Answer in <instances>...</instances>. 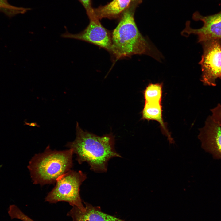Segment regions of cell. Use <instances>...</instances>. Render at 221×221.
Wrapping results in <instances>:
<instances>
[{
  "label": "cell",
  "instance_id": "cell-10",
  "mask_svg": "<svg viewBox=\"0 0 221 221\" xmlns=\"http://www.w3.org/2000/svg\"><path fill=\"white\" fill-rule=\"evenodd\" d=\"M162 95L145 98V104L142 111V119L154 120L160 124L162 132L171 139L170 135L164 122L161 105Z\"/></svg>",
  "mask_w": 221,
  "mask_h": 221
},
{
  "label": "cell",
  "instance_id": "cell-12",
  "mask_svg": "<svg viewBox=\"0 0 221 221\" xmlns=\"http://www.w3.org/2000/svg\"><path fill=\"white\" fill-rule=\"evenodd\" d=\"M0 8L12 11L14 14L24 13L30 9V8L13 6L8 3L7 0H0Z\"/></svg>",
  "mask_w": 221,
  "mask_h": 221
},
{
  "label": "cell",
  "instance_id": "cell-3",
  "mask_svg": "<svg viewBox=\"0 0 221 221\" xmlns=\"http://www.w3.org/2000/svg\"><path fill=\"white\" fill-rule=\"evenodd\" d=\"M73 154L71 149L52 150L48 145L42 153L35 154L28 166L33 184L42 186L56 183L71 169Z\"/></svg>",
  "mask_w": 221,
  "mask_h": 221
},
{
  "label": "cell",
  "instance_id": "cell-9",
  "mask_svg": "<svg viewBox=\"0 0 221 221\" xmlns=\"http://www.w3.org/2000/svg\"><path fill=\"white\" fill-rule=\"evenodd\" d=\"M84 203V209L72 207L67 215L72 217L73 221H125L102 212L99 207L93 206L87 202Z\"/></svg>",
  "mask_w": 221,
  "mask_h": 221
},
{
  "label": "cell",
  "instance_id": "cell-8",
  "mask_svg": "<svg viewBox=\"0 0 221 221\" xmlns=\"http://www.w3.org/2000/svg\"><path fill=\"white\" fill-rule=\"evenodd\" d=\"M200 131L198 138L202 148L214 159L221 160V126L209 115Z\"/></svg>",
  "mask_w": 221,
  "mask_h": 221
},
{
  "label": "cell",
  "instance_id": "cell-5",
  "mask_svg": "<svg viewBox=\"0 0 221 221\" xmlns=\"http://www.w3.org/2000/svg\"><path fill=\"white\" fill-rule=\"evenodd\" d=\"M201 44L203 53L201 65V81L205 86H215L216 80H221V39H212Z\"/></svg>",
  "mask_w": 221,
  "mask_h": 221
},
{
  "label": "cell",
  "instance_id": "cell-2",
  "mask_svg": "<svg viewBox=\"0 0 221 221\" xmlns=\"http://www.w3.org/2000/svg\"><path fill=\"white\" fill-rule=\"evenodd\" d=\"M111 55L115 61L134 55H146L158 61L162 57L159 51L140 33L134 14L127 10L111 32Z\"/></svg>",
  "mask_w": 221,
  "mask_h": 221
},
{
  "label": "cell",
  "instance_id": "cell-13",
  "mask_svg": "<svg viewBox=\"0 0 221 221\" xmlns=\"http://www.w3.org/2000/svg\"><path fill=\"white\" fill-rule=\"evenodd\" d=\"M9 213L11 216L19 219L23 221H34L23 213L17 207L12 206L10 209Z\"/></svg>",
  "mask_w": 221,
  "mask_h": 221
},
{
  "label": "cell",
  "instance_id": "cell-14",
  "mask_svg": "<svg viewBox=\"0 0 221 221\" xmlns=\"http://www.w3.org/2000/svg\"><path fill=\"white\" fill-rule=\"evenodd\" d=\"M85 9L88 16L94 13L93 9L91 6V0H79Z\"/></svg>",
  "mask_w": 221,
  "mask_h": 221
},
{
  "label": "cell",
  "instance_id": "cell-1",
  "mask_svg": "<svg viewBox=\"0 0 221 221\" xmlns=\"http://www.w3.org/2000/svg\"><path fill=\"white\" fill-rule=\"evenodd\" d=\"M75 140L68 142L65 146L76 154V160L79 164L86 162L92 171L104 173L107 171L110 159L122 157L115 149L114 137L112 133L97 136L83 130L77 122Z\"/></svg>",
  "mask_w": 221,
  "mask_h": 221
},
{
  "label": "cell",
  "instance_id": "cell-7",
  "mask_svg": "<svg viewBox=\"0 0 221 221\" xmlns=\"http://www.w3.org/2000/svg\"><path fill=\"white\" fill-rule=\"evenodd\" d=\"M193 19L196 21H200L203 26L198 29H194L190 27L189 21L187 22L185 28L182 34L188 36L191 34L198 36V42H201L212 39H221V10L211 15L203 16L199 12L193 14Z\"/></svg>",
  "mask_w": 221,
  "mask_h": 221
},
{
  "label": "cell",
  "instance_id": "cell-4",
  "mask_svg": "<svg viewBox=\"0 0 221 221\" xmlns=\"http://www.w3.org/2000/svg\"><path fill=\"white\" fill-rule=\"evenodd\" d=\"M87 178L86 174L82 171L70 170L57 179L55 186L47 194L45 201L52 203L66 202L72 207L84 209L80 188Z\"/></svg>",
  "mask_w": 221,
  "mask_h": 221
},
{
  "label": "cell",
  "instance_id": "cell-6",
  "mask_svg": "<svg viewBox=\"0 0 221 221\" xmlns=\"http://www.w3.org/2000/svg\"><path fill=\"white\" fill-rule=\"evenodd\" d=\"M90 22L83 31L77 34L66 31L61 35L64 38L78 40L95 45L107 51L111 54L112 50L111 32L104 28L94 13L88 16Z\"/></svg>",
  "mask_w": 221,
  "mask_h": 221
},
{
  "label": "cell",
  "instance_id": "cell-15",
  "mask_svg": "<svg viewBox=\"0 0 221 221\" xmlns=\"http://www.w3.org/2000/svg\"></svg>",
  "mask_w": 221,
  "mask_h": 221
},
{
  "label": "cell",
  "instance_id": "cell-11",
  "mask_svg": "<svg viewBox=\"0 0 221 221\" xmlns=\"http://www.w3.org/2000/svg\"><path fill=\"white\" fill-rule=\"evenodd\" d=\"M131 0H113L107 4L93 9L94 13L99 20L115 17L128 6Z\"/></svg>",
  "mask_w": 221,
  "mask_h": 221
}]
</instances>
